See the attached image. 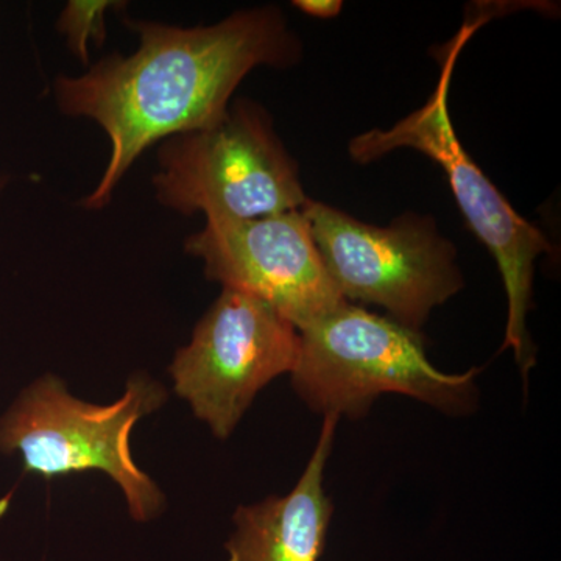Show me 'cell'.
<instances>
[{"label":"cell","mask_w":561,"mask_h":561,"mask_svg":"<svg viewBox=\"0 0 561 561\" xmlns=\"http://www.w3.org/2000/svg\"><path fill=\"white\" fill-rule=\"evenodd\" d=\"M138 49L113 54L79 77H58L55 102L70 117L98 122L110 160L84 208L108 205L117 184L153 144L216 124L247 73L257 66L289 68L300 41L276 7L241 10L208 27L128 21Z\"/></svg>","instance_id":"obj_1"},{"label":"cell","mask_w":561,"mask_h":561,"mask_svg":"<svg viewBox=\"0 0 561 561\" xmlns=\"http://www.w3.org/2000/svg\"><path fill=\"white\" fill-rule=\"evenodd\" d=\"M493 14L468 16L440 60V79L430 101L398 122L390 130H373L350 144L354 161L371 162L398 149H413L438 162L448 175L454 197L465 219L493 254L507 294V327L502 351L512 350L523 375L524 386L537 364L527 316L534 297L535 262L552 250L545 232L519 216L491 183L482 169L463 150L449 119L448 95L454 68L465 44Z\"/></svg>","instance_id":"obj_2"},{"label":"cell","mask_w":561,"mask_h":561,"mask_svg":"<svg viewBox=\"0 0 561 561\" xmlns=\"http://www.w3.org/2000/svg\"><path fill=\"white\" fill-rule=\"evenodd\" d=\"M291 387L316 413L360 420L379 397L400 393L453 416L478 404V368L453 375L427 359L420 331L343 301L298 331Z\"/></svg>","instance_id":"obj_3"},{"label":"cell","mask_w":561,"mask_h":561,"mask_svg":"<svg viewBox=\"0 0 561 561\" xmlns=\"http://www.w3.org/2000/svg\"><path fill=\"white\" fill-rule=\"evenodd\" d=\"M168 391L149 376H133L124 397L91 404L57 376L31 383L0 419V453L20 454L24 470L50 479L70 472L102 471L121 486L135 522L160 515L164 496L133 460L130 437L140 419L158 411Z\"/></svg>","instance_id":"obj_4"},{"label":"cell","mask_w":561,"mask_h":561,"mask_svg":"<svg viewBox=\"0 0 561 561\" xmlns=\"http://www.w3.org/2000/svg\"><path fill=\"white\" fill-rule=\"evenodd\" d=\"M153 186L158 201L206 220H251L305 208L297 162L267 111L238 101L216 124L162 144Z\"/></svg>","instance_id":"obj_5"},{"label":"cell","mask_w":561,"mask_h":561,"mask_svg":"<svg viewBox=\"0 0 561 561\" xmlns=\"http://www.w3.org/2000/svg\"><path fill=\"white\" fill-rule=\"evenodd\" d=\"M301 210L345 301L381 306L391 320L420 331L463 287L456 247L432 217L405 214L375 227L311 198Z\"/></svg>","instance_id":"obj_6"},{"label":"cell","mask_w":561,"mask_h":561,"mask_svg":"<svg viewBox=\"0 0 561 561\" xmlns=\"http://www.w3.org/2000/svg\"><path fill=\"white\" fill-rule=\"evenodd\" d=\"M297 328L267 302L224 289L171 365L175 391L217 438L230 437L265 386L291 373Z\"/></svg>","instance_id":"obj_7"},{"label":"cell","mask_w":561,"mask_h":561,"mask_svg":"<svg viewBox=\"0 0 561 561\" xmlns=\"http://www.w3.org/2000/svg\"><path fill=\"white\" fill-rule=\"evenodd\" d=\"M186 251L206 278L267 302L297 331L341 306L302 210L251 220H206Z\"/></svg>","instance_id":"obj_8"},{"label":"cell","mask_w":561,"mask_h":561,"mask_svg":"<svg viewBox=\"0 0 561 561\" xmlns=\"http://www.w3.org/2000/svg\"><path fill=\"white\" fill-rule=\"evenodd\" d=\"M337 423L335 416H324L308 467L289 494L236 511V531L227 542V561L320 560L334 513L324 491V470Z\"/></svg>","instance_id":"obj_9"},{"label":"cell","mask_w":561,"mask_h":561,"mask_svg":"<svg viewBox=\"0 0 561 561\" xmlns=\"http://www.w3.org/2000/svg\"><path fill=\"white\" fill-rule=\"evenodd\" d=\"M113 2H69L61 11L58 31L65 35L69 49L81 62L90 60V44L101 46L105 39V14Z\"/></svg>","instance_id":"obj_10"},{"label":"cell","mask_w":561,"mask_h":561,"mask_svg":"<svg viewBox=\"0 0 561 561\" xmlns=\"http://www.w3.org/2000/svg\"><path fill=\"white\" fill-rule=\"evenodd\" d=\"M295 9L319 20H331L342 11L343 3L339 0H295Z\"/></svg>","instance_id":"obj_11"},{"label":"cell","mask_w":561,"mask_h":561,"mask_svg":"<svg viewBox=\"0 0 561 561\" xmlns=\"http://www.w3.org/2000/svg\"><path fill=\"white\" fill-rule=\"evenodd\" d=\"M3 184H5V181L0 179V192H2V190H3Z\"/></svg>","instance_id":"obj_12"}]
</instances>
